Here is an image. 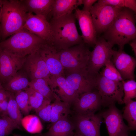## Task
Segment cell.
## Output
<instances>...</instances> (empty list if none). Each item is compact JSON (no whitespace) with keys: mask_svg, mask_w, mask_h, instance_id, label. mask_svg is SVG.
I'll return each instance as SVG.
<instances>
[{"mask_svg":"<svg viewBox=\"0 0 136 136\" xmlns=\"http://www.w3.org/2000/svg\"><path fill=\"white\" fill-rule=\"evenodd\" d=\"M135 13L125 7L121 9L113 22L104 33V38L123 50L124 46L136 38Z\"/></svg>","mask_w":136,"mask_h":136,"instance_id":"cell-1","label":"cell"},{"mask_svg":"<svg viewBox=\"0 0 136 136\" xmlns=\"http://www.w3.org/2000/svg\"><path fill=\"white\" fill-rule=\"evenodd\" d=\"M73 13L57 19L51 18L50 23L52 44L58 50L67 49L84 42L77 29Z\"/></svg>","mask_w":136,"mask_h":136,"instance_id":"cell-2","label":"cell"},{"mask_svg":"<svg viewBox=\"0 0 136 136\" xmlns=\"http://www.w3.org/2000/svg\"><path fill=\"white\" fill-rule=\"evenodd\" d=\"M28 13L21 0H2L0 34L3 41L23 29Z\"/></svg>","mask_w":136,"mask_h":136,"instance_id":"cell-3","label":"cell"},{"mask_svg":"<svg viewBox=\"0 0 136 136\" xmlns=\"http://www.w3.org/2000/svg\"><path fill=\"white\" fill-rule=\"evenodd\" d=\"M46 41L24 29L0 43V48L16 55L25 57L34 54Z\"/></svg>","mask_w":136,"mask_h":136,"instance_id":"cell-4","label":"cell"},{"mask_svg":"<svg viewBox=\"0 0 136 136\" xmlns=\"http://www.w3.org/2000/svg\"><path fill=\"white\" fill-rule=\"evenodd\" d=\"M88 46L83 42L66 49L59 50L60 60L64 70L86 68L90 52Z\"/></svg>","mask_w":136,"mask_h":136,"instance_id":"cell-5","label":"cell"},{"mask_svg":"<svg viewBox=\"0 0 136 136\" xmlns=\"http://www.w3.org/2000/svg\"><path fill=\"white\" fill-rule=\"evenodd\" d=\"M96 89L101 96L102 106L109 107L116 103L124 104L122 81L110 80L99 73L96 77Z\"/></svg>","mask_w":136,"mask_h":136,"instance_id":"cell-6","label":"cell"},{"mask_svg":"<svg viewBox=\"0 0 136 136\" xmlns=\"http://www.w3.org/2000/svg\"><path fill=\"white\" fill-rule=\"evenodd\" d=\"M114 45L104 37H97L93 50L90 52L87 69L91 74L97 75L100 69L111 60Z\"/></svg>","mask_w":136,"mask_h":136,"instance_id":"cell-7","label":"cell"},{"mask_svg":"<svg viewBox=\"0 0 136 136\" xmlns=\"http://www.w3.org/2000/svg\"><path fill=\"white\" fill-rule=\"evenodd\" d=\"M68 84L80 95L96 89L97 75L90 73L87 68L75 70H64Z\"/></svg>","mask_w":136,"mask_h":136,"instance_id":"cell-8","label":"cell"},{"mask_svg":"<svg viewBox=\"0 0 136 136\" xmlns=\"http://www.w3.org/2000/svg\"><path fill=\"white\" fill-rule=\"evenodd\" d=\"M121 9L110 6L100 5L97 2L93 5L89 12L97 35L104 33L108 29Z\"/></svg>","mask_w":136,"mask_h":136,"instance_id":"cell-9","label":"cell"},{"mask_svg":"<svg viewBox=\"0 0 136 136\" xmlns=\"http://www.w3.org/2000/svg\"><path fill=\"white\" fill-rule=\"evenodd\" d=\"M108 107V109L99 114L104 120L109 136L128 135L130 131L124 122L121 111L115 104Z\"/></svg>","mask_w":136,"mask_h":136,"instance_id":"cell-10","label":"cell"},{"mask_svg":"<svg viewBox=\"0 0 136 136\" xmlns=\"http://www.w3.org/2000/svg\"><path fill=\"white\" fill-rule=\"evenodd\" d=\"M26 56H18L0 48V82L2 86L21 69Z\"/></svg>","mask_w":136,"mask_h":136,"instance_id":"cell-11","label":"cell"},{"mask_svg":"<svg viewBox=\"0 0 136 136\" xmlns=\"http://www.w3.org/2000/svg\"><path fill=\"white\" fill-rule=\"evenodd\" d=\"M102 118L97 114H76L74 122L75 132L83 136H100Z\"/></svg>","mask_w":136,"mask_h":136,"instance_id":"cell-12","label":"cell"},{"mask_svg":"<svg viewBox=\"0 0 136 136\" xmlns=\"http://www.w3.org/2000/svg\"><path fill=\"white\" fill-rule=\"evenodd\" d=\"M30 81L36 79L43 78L48 81L51 76L47 66L38 51L26 56L21 69Z\"/></svg>","mask_w":136,"mask_h":136,"instance_id":"cell-13","label":"cell"},{"mask_svg":"<svg viewBox=\"0 0 136 136\" xmlns=\"http://www.w3.org/2000/svg\"><path fill=\"white\" fill-rule=\"evenodd\" d=\"M38 51L44 61L51 76L65 77L64 69L60 60L58 50L52 44L46 43Z\"/></svg>","mask_w":136,"mask_h":136,"instance_id":"cell-14","label":"cell"},{"mask_svg":"<svg viewBox=\"0 0 136 136\" xmlns=\"http://www.w3.org/2000/svg\"><path fill=\"white\" fill-rule=\"evenodd\" d=\"M111 60L124 80H135L136 60L123 50H113Z\"/></svg>","mask_w":136,"mask_h":136,"instance_id":"cell-15","label":"cell"},{"mask_svg":"<svg viewBox=\"0 0 136 136\" xmlns=\"http://www.w3.org/2000/svg\"><path fill=\"white\" fill-rule=\"evenodd\" d=\"M74 13L78 22L84 42L88 46H94L97 35L90 12L77 8L75 10Z\"/></svg>","mask_w":136,"mask_h":136,"instance_id":"cell-16","label":"cell"},{"mask_svg":"<svg viewBox=\"0 0 136 136\" xmlns=\"http://www.w3.org/2000/svg\"><path fill=\"white\" fill-rule=\"evenodd\" d=\"M76 114H95L102 106L101 96L96 89L80 95L77 100L74 104Z\"/></svg>","mask_w":136,"mask_h":136,"instance_id":"cell-17","label":"cell"},{"mask_svg":"<svg viewBox=\"0 0 136 136\" xmlns=\"http://www.w3.org/2000/svg\"><path fill=\"white\" fill-rule=\"evenodd\" d=\"M23 28L42 39L47 43L52 44L50 23L45 18L28 12Z\"/></svg>","mask_w":136,"mask_h":136,"instance_id":"cell-18","label":"cell"},{"mask_svg":"<svg viewBox=\"0 0 136 136\" xmlns=\"http://www.w3.org/2000/svg\"><path fill=\"white\" fill-rule=\"evenodd\" d=\"M52 91L62 101L70 105L77 100L79 95L66 82L63 76H50L48 82Z\"/></svg>","mask_w":136,"mask_h":136,"instance_id":"cell-19","label":"cell"},{"mask_svg":"<svg viewBox=\"0 0 136 136\" xmlns=\"http://www.w3.org/2000/svg\"><path fill=\"white\" fill-rule=\"evenodd\" d=\"M28 12L43 17L48 21L54 0H21Z\"/></svg>","mask_w":136,"mask_h":136,"instance_id":"cell-20","label":"cell"},{"mask_svg":"<svg viewBox=\"0 0 136 136\" xmlns=\"http://www.w3.org/2000/svg\"><path fill=\"white\" fill-rule=\"evenodd\" d=\"M75 130L74 122L67 117L59 120L52 124L48 131L41 134V136H70Z\"/></svg>","mask_w":136,"mask_h":136,"instance_id":"cell-21","label":"cell"},{"mask_svg":"<svg viewBox=\"0 0 136 136\" xmlns=\"http://www.w3.org/2000/svg\"><path fill=\"white\" fill-rule=\"evenodd\" d=\"M82 4V0H54L51 18L57 19L70 14Z\"/></svg>","mask_w":136,"mask_h":136,"instance_id":"cell-22","label":"cell"},{"mask_svg":"<svg viewBox=\"0 0 136 136\" xmlns=\"http://www.w3.org/2000/svg\"><path fill=\"white\" fill-rule=\"evenodd\" d=\"M30 81L26 74L21 69L3 87L6 91L14 93L28 87Z\"/></svg>","mask_w":136,"mask_h":136,"instance_id":"cell-23","label":"cell"},{"mask_svg":"<svg viewBox=\"0 0 136 136\" xmlns=\"http://www.w3.org/2000/svg\"><path fill=\"white\" fill-rule=\"evenodd\" d=\"M55 98L52 104L50 122L52 124L59 120L68 117L71 111L69 104L61 101L55 93Z\"/></svg>","mask_w":136,"mask_h":136,"instance_id":"cell-24","label":"cell"},{"mask_svg":"<svg viewBox=\"0 0 136 136\" xmlns=\"http://www.w3.org/2000/svg\"><path fill=\"white\" fill-rule=\"evenodd\" d=\"M29 87L40 93L51 101L54 100L55 93L52 90L48 81L43 78H38L30 81Z\"/></svg>","mask_w":136,"mask_h":136,"instance_id":"cell-25","label":"cell"},{"mask_svg":"<svg viewBox=\"0 0 136 136\" xmlns=\"http://www.w3.org/2000/svg\"><path fill=\"white\" fill-rule=\"evenodd\" d=\"M125 104L122 117L127 121L130 131L135 130L136 101L131 99Z\"/></svg>","mask_w":136,"mask_h":136,"instance_id":"cell-26","label":"cell"},{"mask_svg":"<svg viewBox=\"0 0 136 136\" xmlns=\"http://www.w3.org/2000/svg\"><path fill=\"white\" fill-rule=\"evenodd\" d=\"M21 124L28 132L31 133H40L43 129L39 118L34 115L26 116L22 118Z\"/></svg>","mask_w":136,"mask_h":136,"instance_id":"cell-27","label":"cell"},{"mask_svg":"<svg viewBox=\"0 0 136 136\" xmlns=\"http://www.w3.org/2000/svg\"><path fill=\"white\" fill-rule=\"evenodd\" d=\"M24 90L28 94L31 110L36 112L46 104L51 102L50 100L29 87Z\"/></svg>","mask_w":136,"mask_h":136,"instance_id":"cell-28","label":"cell"},{"mask_svg":"<svg viewBox=\"0 0 136 136\" xmlns=\"http://www.w3.org/2000/svg\"><path fill=\"white\" fill-rule=\"evenodd\" d=\"M9 92V97L7 109L8 116L20 127L23 118L21 112L15 100L14 93Z\"/></svg>","mask_w":136,"mask_h":136,"instance_id":"cell-29","label":"cell"},{"mask_svg":"<svg viewBox=\"0 0 136 136\" xmlns=\"http://www.w3.org/2000/svg\"><path fill=\"white\" fill-rule=\"evenodd\" d=\"M15 99L21 112L25 115H28L31 110L29 105L28 94L24 90L14 93Z\"/></svg>","mask_w":136,"mask_h":136,"instance_id":"cell-30","label":"cell"},{"mask_svg":"<svg viewBox=\"0 0 136 136\" xmlns=\"http://www.w3.org/2000/svg\"><path fill=\"white\" fill-rule=\"evenodd\" d=\"M16 129H21L20 127L11 119L8 115L1 116L0 120V136H7L12 133Z\"/></svg>","mask_w":136,"mask_h":136,"instance_id":"cell-31","label":"cell"},{"mask_svg":"<svg viewBox=\"0 0 136 136\" xmlns=\"http://www.w3.org/2000/svg\"><path fill=\"white\" fill-rule=\"evenodd\" d=\"M124 94L123 100L125 104L136 97V82L135 80H128L122 81Z\"/></svg>","mask_w":136,"mask_h":136,"instance_id":"cell-32","label":"cell"},{"mask_svg":"<svg viewBox=\"0 0 136 136\" xmlns=\"http://www.w3.org/2000/svg\"><path fill=\"white\" fill-rule=\"evenodd\" d=\"M105 68L100 74L110 80L122 82L124 80L111 60L107 61L105 64Z\"/></svg>","mask_w":136,"mask_h":136,"instance_id":"cell-33","label":"cell"},{"mask_svg":"<svg viewBox=\"0 0 136 136\" xmlns=\"http://www.w3.org/2000/svg\"><path fill=\"white\" fill-rule=\"evenodd\" d=\"M52 104L48 103L36 112L37 116L43 121L50 122L51 117Z\"/></svg>","mask_w":136,"mask_h":136,"instance_id":"cell-34","label":"cell"},{"mask_svg":"<svg viewBox=\"0 0 136 136\" xmlns=\"http://www.w3.org/2000/svg\"><path fill=\"white\" fill-rule=\"evenodd\" d=\"M97 3L102 5H108L121 8L124 7V0H99Z\"/></svg>","mask_w":136,"mask_h":136,"instance_id":"cell-35","label":"cell"},{"mask_svg":"<svg viewBox=\"0 0 136 136\" xmlns=\"http://www.w3.org/2000/svg\"><path fill=\"white\" fill-rule=\"evenodd\" d=\"M96 0H82L83 7L82 10L89 12L93 5L97 1Z\"/></svg>","mask_w":136,"mask_h":136,"instance_id":"cell-36","label":"cell"},{"mask_svg":"<svg viewBox=\"0 0 136 136\" xmlns=\"http://www.w3.org/2000/svg\"><path fill=\"white\" fill-rule=\"evenodd\" d=\"M124 7L136 13V0H124Z\"/></svg>","mask_w":136,"mask_h":136,"instance_id":"cell-37","label":"cell"},{"mask_svg":"<svg viewBox=\"0 0 136 136\" xmlns=\"http://www.w3.org/2000/svg\"><path fill=\"white\" fill-rule=\"evenodd\" d=\"M9 99V97L5 99L0 105V114L1 116L8 115L7 109Z\"/></svg>","mask_w":136,"mask_h":136,"instance_id":"cell-38","label":"cell"},{"mask_svg":"<svg viewBox=\"0 0 136 136\" xmlns=\"http://www.w3.org/2000/svg\"><path fill=\"white\" fill-rule=\"evenodd\" d=\"M9 97L8 92L3 87L0 90V105L3 102Z\"/></svg>","mask_w":136,"mask_h":136,"instance_id":"cell-39","label":"cell"},{"mask_svg":"<svg viewBox=\"0 0 136 136\" xmlns=\"http://www.w3.org/2000/svg\"><path fill=\"white\" fill-rule=\"evenodd\" d=\"M129 45L131 46L134 55L136 56V38L132 40L129 42Z\"/></svg>","mask_w":136,"mask_h":136,"instance_id":"cell-40","label":"cell"},{"mask_svg":"<svg viewBox=\"0 0 136 136\" xmlns=\"http://www.w3.org/2000/svg\"><path fill=\"white\" fill-rule=\"evenodd\" d=\"M2 0H0V33L1 31V6Z\"/></svg>","mask_w":136,"mask_h":136,"instance_id":"cell-41","label":"cell"},{"mask_svg":"<svg viewBox=\"0 0 136 136\" xmlns=\"http://www.w3.org/2000/svg\"><path fill=\"white\" fill-rule=\"evenodd\" d=\"M70 136H83L81 135L78 133L76 132H74Z\"/></svg>","mask_w":136,"mask_h":136,"instance_id":"cell-42","label":"cell"},{"mask_svg":"<svg viewBox=\"0 0 136 136\" xmlns=\"http://www.w3.org/2000/svg\"><path fill=\"white\" fill-rule=\"evenodd\" d=\"M41 134H36L32 136H41ZM13 136H22V135L16 134H13Z\"/></svg>","mask_w":136,"mask_h":136,"instance_id":"cell-43","label":"cell"},{"mask_svg":"<svg viewBox=\"0 0 136 136\" xmlns=\"http://www.w3.org/2000/svg\"><path fill=\"white\" fill-rule=\"evenodd\" d=\"M3 87L1 83L0 82V90L2 88H3Z\"/></svg>","mask_w":136,"mask_h":136,"instance_id":"cell-44","label":"cell"},{"mask_svg":"<svg viewBox=\"0 0 136 136\" xmlns=\"http://www.w3.org/2000/svg\"><path fill=\"white\" fill-rule=\"evenodd\" d=\"M1 114H0V120L1 119Z\"/></svg>","mask_w":136,"mask_h":136,"instance_id":"cell-45","label":"cell"},{"mask_svg":"<svg viewBox=\"0 0 136 136\" xmlns=\"http://www.w3.org/2000/svg\"><path fill=\"white\" fill-rule=\"evenodd\" d=\"M128 136V135H125V136Z\"/></svg>","mask_w":136,"mask_h":136,"instance_id":"cell-46","label":"cell"}]
</instances>
